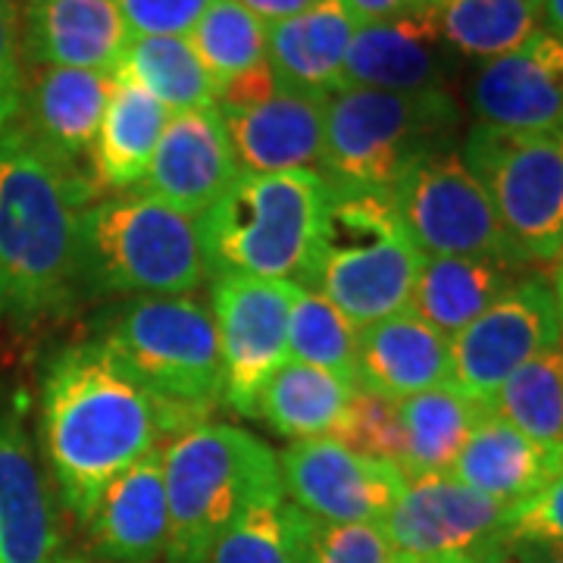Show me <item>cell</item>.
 I'll list each match as a JSON object with an SVG mask.
<instances>
[{
  "label": "cell",
  "instance_id": "obj_1",
  "mask_svg": "<svg viewBox=\"0 0 563 563\" xmlns=\"http://www.w3.org/2000/svg\"><path fill=\"white\" fill-rule=\"evenodd\" d=\"M185 432L98 339L60 351L41 383V448L69 514L85 526L107 485Z\"/></svg>",
  "mask_w": 563,
  "mask_h": 563
},
{
  "label": "cell",
  "instance_id": "obj_2",
  "mask_svg": "<svg viewBox=\"0 0 563 563\" xmlns=\"http://www.w3.org/2000/svg\"><path fill=\"white\" fill-rule=\"evenodd\" d=\"M95 181L41 154L20 125L0 132V317H60L85 295L81 217Z\"/></svg>",
  "mask_w": 563,
  "mask_h": 563
},
{
  "label": "cell",
  "instance_id": "obj_3",
  "mask_svg": "<svg viewBox=\"0 0 563 563\" xmlns=\"http://www.w3.org/2000/svg\"><path fill=\"white\" fill-rule=\"evenodd\" d=\"M325 179L317 169L239 179L203 217V261L210 279L291 282L310 288L320 244Z\"/></svg>",
  "mask_w": 563,
  "mask_h": 563
},
{
  "label": "cell",
  "instance_id": "obj_4",
  "mask_svg": "<svg viewBox=\"0 0 563 563\" xmlns=\"http://www.w3.org/2000/svg\"><path fill=\"white\" fill-rule=\"evenodd\" d=\"M169 542L163 563H207L261 492L282 488L279 457L247 429L198 422L161 448Z\"/></svg>",
  "mask_w": 563,
  "mask_h": 563
},
{
  "label": "cell",
  "instance_id": "obj_5",
  "mask_svg": "<svg viewBox=\"0 0 563 563\" xmlns=\"http://www.w3.org/2000/svg\"><path fill=\"white\" fill-rule=\"evenodd\" d=\"M207 276L195 217L139 188L103 195L81 217V285L95 295L185 298Z\"/></svg>",
  "mask_w": 563,
  "mask_h": 563
},
{
  "label": "cell",
  "instance_id": "obj_6",
  "mask_svg": "<svg viewBox=\"0 0 563 563\" xmlns=\"http://www.w3.org/2000/svg\"><path fill=\"white\" fill-rule=\"evenodd\" d=\"M461 107L448 88H342L325 101L320 176L332 188L388 191L429 151L454 144Z\"/></svg>",
  "mask_w": 563,
  "mask_h": 563
},
{
  "label": "cell",
  "instance_id": "obj_7",
  "mask_svg": "<svg viewBox=\"0 0 563 563\" xmlns=\"http://www.w3.org/2000/svg\"><path fill=\"white\" fill-rule=\"evenodd\" d=\"M420 266L422 254L388 191L325 185L313 291L325 295L354 325H366L407 310Z\"/></svg>",
  "mask_w": 563,
  "mask_h": 563
},
{
  "label": "cell",
  "instance_id": "obj_8",
  "mask_svg": "<svg viewBox=\"0 0 563 563\" xmlns=\"http://www.w3.org/2000/svg\"><path fill=\"white\" fill-rule=\"evenodd\" d=\"M185 429L222 401V347L213 310L198 298H135L101 339Z\"/></svg>",
  "mask_w": 563,
  "mask_h": 563
},
{
  "label": "cell",
  "instance_id": "obj_9",
  "mask_svg": "<svg viewBox=\"0 0 563 563\" xmlns=\"http://www.w3.org/2000/svg\"><path fill=\"white\" fill-rule=\"evenodd\" d=\"M461 157L485 188L507 242L523 263L563 254V144L558 135H523L476 122Z\"/></svg>",
  "mask_w": 563,
  "mask_h": 563
},
{
  "label": "cell",
  "instance_id": "obj_10",
  "mask_svg": "<svg viewBox=\"0 0 563 563\" xmlns=\"http://www.w3.org/2000/svg\"><path fill=\"white\" fill-rule=\"evenodd\" d=\"M391 201L422 257H495L526 266L454 144L413 163L391 188Z\"/></svg>",
  "mask_w": 563,
  "mask_h": 563
},
{
  "label": "cell",
  "instance_id": "obj_11",
  "mask_svg": "<svg viewBox=\"0 0 563 563\" xmlns=\"http://www.w3.org/2000/svg\"><path fill=\"white\" fill-rule=\"evenodd\" d=\"M507 504L485 498L451 473H426L404 479L383 529L404 561L488 563L507 542Z\"/></svg>",
  "mask_w": 563,
  "mask_h": 563
},
{
  "label": "cell",
  "instance_id": "obj_12",
  "mask_svg": "<svg viewBox=\"0 0 563 563\" xmlns=\"http://www.w3.org/2000/svg\"><path fill=\"white\" fill-rule=\"evenodd\" d=\"M561 344L563 320L551 282L523 276L451 339V385L488 404L507 376Z\"/></svg>",
  "mask_w": 563,
  "mask_h": 563
},
{
  "label": "cell",
  "instance_id": "obj_13",
  "mask_svg": "<svg viewBox=\"0 0 563 563\" xmlns=\"http://www.w3.org/2000/svg\"><path fill=\"white\" fill-rule=\"evenodd\" d=\"M298 285L213 279L210 310L222 347V404L254 417L266 379L288 361V320Z\"/></svg>",
  "mask_w": 563,
  "mask_h": 563
},
{
  "label": "cell",
  "instance_id": "obj_14",
  "mask_svg": "<svg viewBox=\"0 0 563 563\" xmlns=\"http://www.w3.org/2000/svg\"><path fill=\"white\" fill-rule=\"evenodd\" d=\"M279 476L285 498L317 523L383 526L404 488L395 463L363 457L332 435L288 444Z\"/></svg>",
  "mask_w": 563,
  "mask_h": 563
},
{
  "label": "cell",
  "instance_id": "obj_15",
  "mask_svg": "<svg viewBox=\"0 0 563 563\" xmlns=\"http://www.w3.org/2000/svg\"><path fill=\"white\" fill-rule=\"evenodd\" d=\"M117 76L69 66H35L25 76V98L16 125L29 141L63 166L91 179L88 157L98 139L107 103L113 98Z\"/></svg>",
  "mask_w": 563,
  "mask_h": 563
},
{
  "label": "cell",
  "instance_id": "obj_16",
  "mask_svg": "<svg viewBox=\"0 0 563 563\" xmlns=\"http://www.w3.org/2000/svg\"><path fill=\"white\" fill-rule=\"evenodd\" d=\"M470 103L476 120L492 129L558 135L563 129V44L539 29L517 51L483 63Z\"/></svg>",
  "mask_w": 563,
  "mask_h": 563
},
{
  "label": "cell",
  "instance_id": "obj_17",
  "mask_svg": "<svg viewBox=\"0 0 563 563\" xmlns=\"http://www.w3.org/2000/svg\"><path fill=\"white\" fill-rule=\"evenodd\" d=\"M235 179L239 163L220 110L210 107L169 117L139 191L198 220Z\"/></svg>",
  "mask_w": 563,
  "mask_h": 563
},
{
  "label": "cell",
  "instance_id": "obj_18",
  "mask_svg": "<svg viewBox=\"0 0 563 563\" xmlns=\"http://www.w3.org/2000/svg\"><path fill=\"white\" fill-rule=\"evenodd\" d=\"M451 69V47L444 44L435 7L366 22L354 29L342 69V88L376 91H429L444 88Z\"/></svg>",
  "mask_w": 563,
  "mask_h": 563
},
{
  "label": "cell",
  "instance_id": "obj_19",
  "mask_svg": "<svg viewBox=\"0 0 563 563\" xmlns=\"http://www.w3.org/2000/svg\"><path fill=\"white\" fill-rule=\"evenodd\" d=\"M22 54L35 66L117 76L132 32L117 0H29L20 16Z\"/></svg>",
  "mask_w": 563,
  "mask_h": 563
},
{
  "label": "cell",
  "instance_id": "obj_20",
  "mask_svg": "<svg viewBox=\"0 0 563 563\" xmlns=\"http://www.w3.org/2000/svg\"><path fill=\"white\" fill-rule=\"evenodd\" d=\"M239 173L269 176L322 163L325 101L276 88L266 101L220 113Z\"/></svg>",
  "mask_w": 563,
  "mask_h": 563
},
{
  "label": "cell",
  "instance_id": "obj_21",
  "mask_svg": "<svg viewBox=\"0 0 563 563\" xmlns=\"http://www.w3.org/2000/svg\"><path fill=\"white\" fill-rule=\"evenodd\" d=\"M85 532L103 563H163L169 542V510L161 448L122 470L101 492Z\"/></svg>",
  "mask_w": 563,
  "mask_h": 563
},
{
  "label": "cell",
  "instance_id": "obj_22",
  "mask_svg": "<svg viewBox=\"0 0 563 563\" xmlns=\"http://www.w3.org/2000/svg\"><path fill=\"white\" fill-rule=\"evenodd\" d=\"M60 526L47 476L16 413L0 417V563H57Z\"/></svg>",
  "mask_w": 563,
  "mask_h": 563
},
{
  "label": "cell",
  "instance_id": "obj_23",
  "mask_svg": "<svg viewBox=\"0 0 563 563\" xmlns=\"http://www.w3.org/2000/svg\"><path fill=\"white\" fill-rule=\"evenodd\" d=\"M354 383L391 401L451 385V339L410 310L357 325Z\"/></svg>",
  "mask_w": 563,
  "mask_h": 563
},
{
  "label": "cell",
  "instance_id": "obj_24",
  "mask_svg": "<svg viewBox=\"0 0 563 563\" xmlns=\"http://www.w3.org/2000/svg\"><path fill=\"white\" fill-rule=\"evenodd\" d=\"M354 29L357 25L342 0H317L298 16L266 25V63L279 88L320 101L342 91L344 57Z\"/></svg>",
  "mask_w": 563,
  "mask_h": 563
},
{
  "label": "cell",
  "instance_id": "obj_25",
  "mask_svg": "<svg viewBox=\"0 0 563 563\" xmlns=\"http://www.w3.org/2000/svg\"><path fill=\"white\" fill-rule=\"evenodd\" d=\"M561 470L563 463L529 442L520 429L485 410L451 466V476L492 501L517 507L542 492Z\"/></svg>",
  "mask_w": 563,
  "mask_h": 563
},
{
  "label": "cell",
  "instance_id": "obj_26",
  "mask_svg": "<svg viewBox=\"0 0 563 563\" xmlns=\"http://www.w3.org/2000/svg\"><path fill=\"white\" fill-rule=\"evenodd\" d=\"M169 117L173 113L154 95H147L139 81L117 76L113 98L107 103L88 157V173L101 198L139 188Z\"/></svg>",
  "mask_w": 563,
  "mask_h": 563
},
{
  "label": "cell",
  "instance_id": "obj_27",
  "mask_svg": "<svg viewBox=\"0 0 563 563\" xmlns=\"http://www.w3.org/2000/svg\"><path fill=\"white\" fill-rule=\"evenodd\" d=\"M520 269L495 257H422L407 310L454 339L501 298Z\"/></svg>",
  "mask_w": 563,
  "mask_h": 563
},
{
  "label": "cell",
  "instance_id": "obj_28",
  "mask_svg": "<svg viewBox=\"0 0 563 563\" xmlns=\"http://www.w3.org/2000/svg\"><path fill=\"white\" fill-rule=\"evenodd\" d=\"M354 395L357 383L347 376L285 361L261 388L254 417H261L276 435L291 442L325 439L342 422Z\"/></svg>",
  "mask_w": 563,
  "mask_h": 563
},
{
  "label": "cell",
  "instance_id": "obj_29",
  "mask_svg": "<svg viewBox=\"0 0 563 563\" xmlns=\"http://www.w3.org/2000/svg\"><path fill=\"white\" fill-rule=\"evenodd\" d=\"M317 520L285 498L261 492L213 544L207 563H313Z\"/></svg>",
  "mask_w": 563,
  "mask_h": 563
},
{
  "label": "cell",
  "instance_id": "obj_30",
  "mask_svg": "<svg viewBox=\"0 0 563 563\" xmlns=\"http://www.w3.org/2000/svg\"><path fill=\"white\" fill-rule=\"evenodd\" d=\"M398 407L407 444L401 463L404 479L426 473H451L470 432L488 410L485 404L466 398L454 385L413 395L407 401H398Z\"/></svg>",
  "mask_w": 563,
  "mask_h": 563
},
{
  "label": "cell",
  "instance_id": "obj_31",
  "mask_svg": "<svg viewBox=\"0 0 563 563\" xmlns=\"http://www.w3.org/2000/svg\"><path fill=\"white\" fill-rule=\"evenodd\" d=\"M117 76L135 79L169 113L217 107V88L195 47L179 35H132Z\"/></svg>",
  "mask_w": 563,
  "mask_h": 563
},
{
  "label": "cell",
  "instance_id": "obj_32",
  "mask_svg": "<svg viewBox=\"0 0 563 563\" xmlns=\"http://www.w3.org/2000/svg\"><path fill=\"white\" fill-rule=\"evenodd\" d=\"M485 407L563 463V344L507 376Z\"/></svg>",
  "mask_w": 563,
  "mask_h": 563
},
{
  "label": "cell",
  "instance_id": "obj_33",
  "mask_svg": "<svg viewBox=\"0 0 563 563\" xmlns=\"http://www.w3.org/2000/svg\"><path fill=\"white\" fill-rule=\"evenodd\" d=\"M444 44L470 60H495L539 32V0H439Z\"/></svg>",
  "mask_w": 563,
  "mask_h": 563
},
{
  "label": "cell",
  "instance_id": "obj_34",
  "mask_svg": "<svg viewBox=\"0 0 563 563\" xmlns=\"http://www.w3.org/2000/svg\"><path fill=\"white\" fill-rule=\"evenodd\" d=\"M188 44L220 91L222 85L266 63V22L244 10L239 0H210L188 32Z\"/></svg>",
  "mask_w": 563,
  "mask_h": 563
},
{
  "label": "cell",
  "instance_id": "obj_35",
  "mask_svg": "<svg viewBox=\"0 0 563 563\" xmlns=\"http://www.w3.org/2000/svg\"><path fill=\"white\" fill-rule=\"evenodd\" d=\"M357 325L313 288H298L288 320V361L354 379Z\"/></svg>",
  "mask_w": 563,
  "mask_h": 563
},
{
  "label": "cell",
  "instance_id": "obj_36",
  "mask_svg": "<svg viewBox=\"0 0 563 563\" xmlns=\"http://www.w3.org/2000/svg\"><path fill=\"white\" fill-rule=\"evenodd\" d=\"M332 439L363 454V457L395 463L401 470L404 448H407L404 444L401 407L385 395L357 388V395L347 404Z\"/></svg>",
  "mask_w": 563,
  "mask_h": 563
},
{
  "label": "cell",
  "instance_id": "obj_37",
  "mask_svg": "<svg viewBox=\"0 0 563 563\" xmlns=\"http://www.w3.org/2000/svg\"><path fill=\"white\" fill-rule=\"evenodd\" d=\"M313 563H395L383 526L317 523Z\"/></svg>",
  "mask_w": 563,
  "mask_h": 563
},
{
  "label": "cell",
  "instance_id": "obj_38",
  "mask_svg": "<svg viewBox=\"0 0 563 563\" xmlns=\"http://www.w3.org/2000/svg\"><path fill=\"white\" fill-rule=\"evenodd\" d=\"M507 542L563 544V470L529 501L510 507Z\"/></svg>",
  "mask_w": 563,
  "mask_h": 563
},
{
  "label": "cell",
  "instance_id": "obj_39",
  "mask_svg": "<svg viewBox=\"0 0 563 563\" xmlns=\"http://www.w3.org/2000/svg\"><path fill=\"white\" fill-rule=\"evenodd\" d=\"M132 35H179L188 38L210 0H117Z\"/></svg>",
  "mask_w": 563,
  "mask_h": 563
},
{
  "label": "cell",
  "instance_id": "obj_40",
  "mask_svg": "<svg viewBox=\"0 0 563 563\" xmlns=\"http://www.w3.org/2000/svg\"><path fill=\"white\" fill-rule=\"evenodd\" d=\"M25 98V54L20 20L0 3V132L13 125Z\"/></svg>",
  "mask_w": 563,
  "mask_h": 563
},
{
  "label": "cell",
  "instance_id": "obj_41",
  "mask_svg": "<svg viewBox=\"0 0 563 563\" xmlns=\"http://www.w3.org/2000/svg\"><path fill=\"white\" fill-rule=\"evenodd\" d=\"M439 0H342L347 16L354 25H366V22H385L398 20V16H410L435 7Z\"/></svg>",
  "mask_w": 563,
  "mask_h": 563
},
{
  "label": "cell",
  "instance_id": "obj_42",
  "mask_svg": "<svg viewBox=\"0 0 563 563\" xmlns=\"http://www.w3.org/2000/svg\"><path fill=\"white\" fill-rule=\"evenodd\" d=\"M488 563H563V544L504 542Z\"/></svg>",
  "mask_w": 563,
  "mask_h": 563
},
{
  "label": "cell",
  "instance_id": "obj_43",
  "mask_svg": "<svg viewBox=\"0 0 563 563\" xmlns=\"http://www.w3.org/2000/svg\"><path fill=\"white\" fill-rule=\"evenodd\" d=\"M239 3H242L244 10H251L257 20H263L266 25H273V22L298 16L307 7H313L317 0H239Z\"/></svg>",
  "mask_w": 563,
  "mask_h": 563
},
{
  "label": "cell",
  "instance_id": "obj_44",
  "mask_svg": "<svg viewBox=\"0 0 563 563\" xmlns=\"http://www.w3.org/2000/svg\"><path fill=\"white\" fill-rule=\"evenodd\" d=\"M539 16L544 20V32L563 44V0H539Z\"/></svg>",
  "mask_w": 563,
  "mask_h": 563
},
{
  "label": "cell",
  "instance_id": "obj_45",
  "mask_svg": "<svg viewBox=\"0 0 563 563\" xmlns=\"http://www.w3.org/2000/svg\"><path fill=\"white\" fill-rule=\"evenodd\" d=\"M554 269H551V288H554V298H558V307H561V320H563V254L558 261L551 263Z\"/></svg>",
  "mask_w": 563,
  "mask_h": 563
},
{
  "label": "cell",
  "instance_id": "obj_46",
  "mask_svg": "<svg viewBox=\"0 0 563 563\" xmlns=\"http://www.w3.org/2000/svg\"><path fill=\"white\" fill-rule=\"evenodd\" d=\"M0 3H3L7 10H13V13H16V20H20L22 13H25V7H29V0H0Z\"/></svg>",
  "mask_w": 563,
  "mask_h": 563
},
{
  "label": "cell",
  "instance_id": "obj_47",
  "mask_svg": "<svg viewBox=\"0 0 563 563\" xmlns=\"http://www.w3.org/2000/svg\"><path fill=\"white\" fill-rule=\"evenodd\" d=\"M57 563H88L85 558H57Z\"/></svg>",
  "mask_w": 563,
  "mask_h": 563
},
{
  "label": "cell",
  "instance_id": "obj_48",
  "mask_svg": "<svg viewBox=\"0 0 563 563\" xmlns=\"http://www.w3.org/2000/svg\"><path fill=\"white\" fill-rule=\"evenodd\" d=\"M435 563H476V561H435Z\"/></svg>",
  "mask_w": 563,
  "mask_h": 563
},
{
  "label": "cell",
  "instance_id": "obj_49",
  "mask_svg": "<svg viewBox=\"0 0 563 563\" xmlns=\"http://www.w3.org/2000/svg\"><path fill=\"white\" fill-rule=\"evenodd\" d=\"M395 563H413V561H404V558H395Z\"/></svg>",
  "mask_w": 563,
  "mask_h": 563
},
{
  "label": "cell",
  "instance_id": "obj_50",
  "mask_svg": "<svg viewBox=\"0 0 563 563\" xmlns=\"http://www.w3.org/2000/svg\"><path fill=\"white\" fill-rule=\"evenodd\" d=\"M558 139H561V144H563V129H561V132H558Z\"/></svg>",
  "mask_w": 563,
  "mask_h": 563
}]
</instances>
